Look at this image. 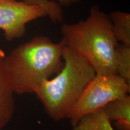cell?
<instances>
[{
	"label": "cell",
	"instance_id": "obj_3",
	"mask_svg": "<svg viewBox=\"0 0 130 130\" xmlns=\"http://www.w3.org/2000/svg\"><path fill=\"white\" fill-rule=\"evenodd\" d=\"M63 68L53 78L34 90L47 115L54 121L68 119L87 86L96 75L91 65L73 49L65 46Z\"/></svg>",
	"mask_w": 130,
	"mask_h": 130
},
{
	"label": "cell",
	"instance_id": "obj_12",
	"mask_svg": "<svg viewBox=\"0 0 130 130\" xmlns=\"http://www.w3.org/2000/svg\"><path fill=\"white\" fill-rule=\"evenodd\" d=\"M51 2L56 3L60 6H70L78 3L81 0H48Z\"/></svg>",
	"mask_w": 130,
	"mask_h": 130
},
{
	"label": "cell",
	"instance_id": "obj_5",
	"mask_svg": "<svg viewBox=\"0 0 130 130\" xmlns=\"http://www.w3.org/2000/svg\"><path fill=\"white\" fill-rule=\"evenodd\" d=\"M48 16L44 6L18 0H0V29L8 41L18 39L25 35L31 21Z\"/></svg>",
	"mask_w": 130,
	"mask_h": 130
},
{
	"label": "cell",
	"instance_id": "obj_1",
	"mask_svg": "<svg viewBox=\"0 0 130 130\" xmlns=\"http://www.w3.org/2000/svg\"><path fill=\"white\" fill-rule=\"evenodd\" d=\"M65 46L62 40L55 43L50 37L39 36L6 55L5 68L14 93H33L40 82L59 72L64 64Z\"/></svg>",
	"mask_w": 130,
	"mask_h": 130
},
{
	"label": "cell",
	"instance_id": "obj_9",
	"mask_svg": "<svg viewBox=\"0 0 130 130\" xmlns=\"http://www.w3.org/2000/svg\"><path fill=\"white\" fill-rule=\"evenodd\" d=\"M109 18L115 38L121 44L130 46V14L129 13L114 11Z\"/></svg>",
	"mask_w": 130,
	"mask_h": 130
},
{
	"label": "cell",
	"instance_id": "obj_8",
	"mask_svg": "<svg viewBox=\"0 0 130 130\" xmlns=\"http://www.w3.org/2000/svg\"><path fill=\"white\" fill-rule=\"evenodd\" d=\"M73 130H114L102 108L84 115Z\"/></svg>",
	"mask_w": 130,
	"mask_h": 130
},
{
	"label": "cell",
	"instance_id": "obj_2",
	"mask_svg": "<svg viewBox=\"0 0 130 130\" xmlns=\"http://www.w3.org/2000/svg\"><path fill=\"white\" fill-rule=\"evenodd\" d=\"M61 32L65 45L79 54L96 74H116L115 53L119 43L109 15L97 6L91 7L85 20L63 24Z\"/></svg>",
	"mask_w": 130,
	"mask_h": 130
},
{
	"label": "cell",
	"instance_id": "obj_6",
	"mask_svg": "<svg viewBox=\"0 0 130 130\" xmlns=\"http://www.w3.org/2000/svg\"><path fill=\"white\" fill-rule=\"evenodd\" d=\"M6 54L0 48V130L11 121L15 110L13 87L4 64Z\"/></svg>",
	"mask_w": 130,
	"mask_h": 130
},
{
	"label": "cell",
	"instance_id": "obj_10",
	"mask_svg": "<svg viewBox=\"0 0 130 130\" xmlns=\"http://www.w3.org/2000/svg\"><path fill=\"white\" fill-rule=\"evenodd\" d=\"M116 74L130 84V46L119 44L115 53Z\"/></svg>",
	"mask_w": 130,
	"mask_h": 130
},
{
	"label": "cell",
	"instance_id": "obj_11",
	"mask_svg": "<svg viewBox=\"0 0 130 130\" xmlns=\"http://www.w3.org/2000/svg\"><path fill=\"white\" fill-rule=\"evenodd\" d=\"M31 4H38L44 6L47 10L48 16L54 23H61L63 21V12L61 6L48 0H24Z\"/></svg>",
	"mask_w": 130,
	"mask_h": 130
},
{
	"label": "cell",
	"instance_id": "obj_4",
	"mask_svg": "<svg viewBox=\"0 0 130 130\" xmlns=\"http://www.w3.org/2000/svg\"><path fill=\"white\" fill-rule=\"evenodd\" d=\"M129 90L130 84L118 74H96L68 116L71 125H76L84 115L127 95Z\"/></svg>",
	"mask_w": 130,
	"mask_h": 130
},
{
	"label": "cell",
	"instance_id": "obj_7",
	"mask_svg": "<svg viewBox=\"0 0 130 130\" xmlns=\"http://www.w3.org/2000/svg\"><path fill=\"white\" fill-rule=\"evenodd\" d=\"M110 121L121 130H130V96L127 94L108 102L102 107Z\"/></svg>",
	"mask_w": 130,
	"mask_h": 130
}]
</instances>
